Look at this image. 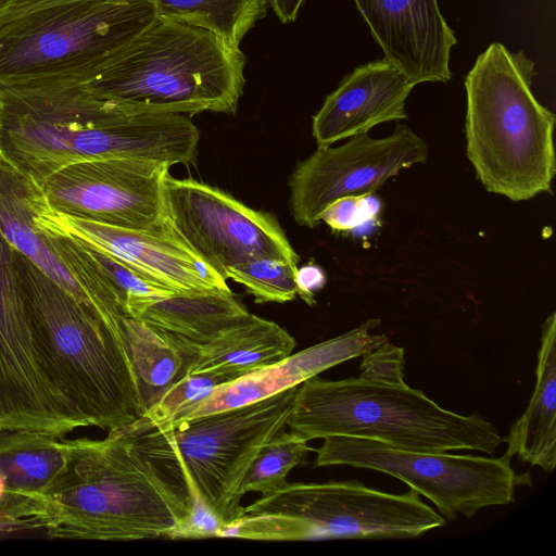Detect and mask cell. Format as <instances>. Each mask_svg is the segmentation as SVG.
Segmentation results:
<instances>
[{
  "instance_id": "obj_7",
  "label": "cell",
  "mask_w": 556,
  "mask_h": 556,
  "mask_svg": "<svg viewBox=\"0 0 556 556\" xmlns=\"http://www.w3.org/2000/svg\"><path fill=\"white\" fill-rule=\"evenodd\" d=\"M446 525L417 491L393 494L357 480L286 482L243 507L218 538L263 541L412 539Z\"/></svg>"
},
{
  "instance_id": "obj_24",
  "label": "cell",
  "mask_w": 556,
  "mask_h": 556,
  "mask_svg": "<svg viewBox=\"0 0 556 556\" xmlns=\"http://www.w3.org/2000/svg\"><path fill=\"white\" fill-rule=\"evenodd\" d=\"M304 438L285 430L274 435L257 453L241 483L240 495L258 492L262 496L280 489L287 482L288 473L304 464L314 451Z\"/></svg>"
},
{
  "instance_id": "obj_32",
  "label": "cell",
  "mask_w": 556,
  "mask_h": 556,
  "mask_svg": "<svg viewBox=\"0 0 556 556\" xmlns=\"http://www.w3.org/2000/svg\"><path fill=\"white\" fill-rule=\"evenodd\" d=\"M11 0H0V10Z\"/></svg>"
},
{
  "instance_id": "obj_18",
  "label": "cell",
  "mask_w": 556,
  "mask_h": 556,
  "mask_svg": "<svg viewBox=\"0 0 556 556\" xmlns=\"http://www.w3.org/2000/svg\"><path fill=\"white\" fill-rule=\"evenodd\" d=\"M535 386L525 413L510 426L503 442L506 455L551 472L556 466V314L542 327Z\"/></svg>"
},
{
  "instance_id": "obj_11",
  "label": "cell",
  "mask_w": 556,
  "mask_h": 556,
  "mask_svg": "<svg viewBox=\"0 0 556 556\" xmlns=\"http://www.w3.org/2000/svg\"><path fill=\"white\" fill-rule=\"evenodd\" d=\"M428 151L421 137L400 124L384 138L361 134L339 147L317 146L289 178L291 215L298 225L315 228L330 203L374 193L401 170L425 164Z\"/></svg>"
},
{
  "instance_id": "obj_16",
  "label": "cell",
  "mask_w": 556,
  "mask_h": 556,
  "mask_svg": "<svg viewBox=\"0 0 556 556\" xmlns=\"http://www.w3.org/2000/svg\"><path fill=\"white\" fill-rule=\"evenodd\" d=\"M416 84L402 70L380 59L355 67L329 93L312 118L317 146L368 131L382 123L408 118L405 103Z\"/></svg>"
},
{
  "instance_id": "obj_5",
  "label": "cell",
  "mask_w": 556,
  "mask_h": 556,
  "mask_svg": "<svg viewBox=\"0 0 556 556\" xmlns=\"http://www.w3.org/2000/svg\"><path fill=\"white\" fill-rule=\"evenodd\" d=\"M306 441L331 435L372 439L417 452L477 451L493 456L503 442L483 417L459 415L406 383L384 384L361 377L302 382L287 419Z\"/></svg>"
},
{
  "instance_id": "obj_9",
  "label": "cell",
  "mask_w": 556,
  "mask_h": 556,
  "mask_svg": "<svg viewBox=\"0 0 556 556\" xmlns=\"http://www.w3.org/2000/svg\"><path fill=\"white\" fill-rule=\"evenodd\" d=\"M315 467L345 465L390 475L429 498L450 521L471 518L489 506L515 503L518 486L532 485L530 472L517 473L506 454L484 457L448 452H417L372 439H323Z\"/></svg>"
},
{
  "instance_id": "obj_20",
  "label": "cell",
  "mask_w": 556,
  "mask_h": 556,
  "mask_svg": "<svg viewBox=\"0 0 556 556\" xmlns=\"http://www.w3.org/2000/svg\"><path fill=\"white\" fill-rule=\"evenodd\" d=\"M251 313L231 291L175 293L155 298L130 316L199 344L244 323Z\"/></svg>"
},
{
  "instance_id": "obj_21",
  "label": "cell",
  "mask_w": 556,
  "mask_h": 556,
  "mask_svg": "<svg viewBox=\"0 0 556 556\" xmlns=\"http://www.w3.org/2000/svg\"><path fill=\"white\" fill-rule=\"evenodd\" d=\"M295 344L278 324L251 314L216 340L198 343V359L190 374L216 372L235 380L282 361L292 354Z\"/></svg>"
},
{
  "instance_id": "obj_17",
  "label": "cell",
  "mask_w": 556,
  "mask_h": 556,
  "mask_svg": "<svg viewBox=\"0 0 556 556\" xmlns=\"http://www.w3.org/2000/svg\"><path fill=\"white\" fill-rule=\"evenodd\" d=\"M42 191L35 178L13 164L0 150V230L4 238L58 286L77 300L94 306L35 226L36 204Z\"/></svg>"
},
{
  "instance_id": "obj_14",
  "label": "cell",
  "mask_w": 556,
  "mask_h": 556,
  "mask_svg": "<svg viewBox=\"0 0 556 556\" xmlns=\"http://www.w3.org/2000/svg\"><path fill=\"white\" fill-rule=\"evenodd\" d=\"M384 59L416 84L452 78L457 39L438 0H353Z\"/></svg>"
},
{
  "instance_id": "obj_26",
  "label": "cell",
  "mask_w": 556,
  "mask_h": 556,
  "mask_svg": "<svg viewBox=\"0 0 556 556\" xmlns=\"http://www.w3.org/2000/svg\"><path fill=\"white\" fill-rule=\"evenodd\" d=\"M230 381L232 379L223 374H189L173 384L142 417L152 424L168 422L180 412L207 396L215 387Z\"/></svg>"
},
{
  "instance_id": "obj_22",
  "label": "cell",
  "mask_w": 556,
  "mask_h": 556,
  "mask_svg": "<svg viewBox=\"0 0 556 556\" xmlns=\"http://www.w3.org/2000/svg\"><path fill=\"white\" fill-rule=\"evenodd\" d=\"M61 439L38 431H0V478L5 490L45 494L65 467Z\"/></svg>"
},
{
  "instance_id": "obj_13",
  "label": "cell",
  "mask_w": 556,
  "mask_h": 556,
  "mask_svg": "<svg viewBox=\"0 0 556 556\" xmlns=\"http://www.w3.org/2000/svg\"><path fill=\"white\" fill-rule=\"evenodd\" d=\"M35 218L115 256L178 293L231 291L164 219L160 228L149 230L111 226L58 212L45 192L38 199Z\"/></svg>"
},
{
  "instance_id": "obj_2",
  "label": "cell",
  "mask_w": 556,
  "mask_h": 556,
  "mask_svg": "<svg viewBox=\"0 0 556 556\" xmlns=\"http://www.w3.org/2000/svg\"><path fill=\"white\" fill-rule=\"evenodd\" d=\"M16 269L36 340L52 380L88 426L110 431L144 414L122 316L77 300L16 252Z\"/></svg>"
},
{
  "instance_id": "obj_27",
  "label": "cell",
  "mask_w": 556,
  "mask_h": 556,
  "mask_svg": "<svg viewBox=\"0 0 556 556\" xmlns=\"http://www.w3.org/2000/svg\"><path fill=\"white\" fill-rule=\"evenodd\" d=\"M379 210L380 203L372 193L348 195L330 203L320 214V222L336 231H351L374 219Z\"/></svg>"
},
{
  "instance_id": "obj_12",
  "label": "cell",
  "mask_w": 556,
  "mask_h": 556,
  "mask_svg": "<svg viewBox=\"0 0 556 556\" xmlns=\"http://www.w3.org/2000/svg\"><path fill=\"white\" fill-rule=\"evenodd\" d=\"M166 164L91 160L67 165L41 182L51 206L63 214L139 230L163 224Z\"/></svg>"
},
{
  "instance_id": "obj_3",
  "label": "cell",
  "mask_w": 556,
  "mask_h": 556,
  "mask_svg": "<svg viewBox=\"0 0 556 556\" xmlns=\"http://www.w3.org/2000/svg\"><path fill=\"white\" fill-rule=\"evenodd\" d=\"M245 65L240 46L156 14L85 84L128 114H235Z\"/></svg>"
},
{
  "instance_id": "obj_4",
  "label": "cell",
  "mask_w": 556,
  "mask_h": 556,
  "mask_svg": "<svg viewBox=\"0 0 556 556\" xmlns=\"http://www.w3.org/2000/svg\"><path fill=\"white\" fill-rule=\"evenodd\" d=\"M534 65L493 42L465 77L467 157L489 192L516 202L551 192L556 173V117L532 92Z\"/></svg>"
},
{
  "instance_id": "obj_8",
  "label": "cell",
  "mask_w": 556,
  "mask_h": 556,
  "mask_svg": "<svg viewBox=\"0 0 556 556\" xmlns=\"http://www.w3.org/2000/svg\"><path fill=\"white\" fill-rule=\"evenodd\" d=\"M298 388L212 414L131 425L146 453L178 467L193 498L225 526L242 515L240 483L260 450L285 430Z\"/></svg>"
},
{
  "instance_id": "obj_29",
  "label": "cell",
  "mask_w": 556,
  "mask_h": 556,
  "mask_svg": "<svg viewBox=\"0 0 556 556\" xmlns=\"http://www.w3.org/2000/svg\"><path fill=\"white\" fill-rule=\"evenodd\" d=\"M223 523L199 500L193 498V510L176 539L218 538Z\"/></svg>"
},
{
  "instance_id": "obj_10",
  "label": "cell",
  "mask_w": 556,
  "mask_h": 556,
  "mask_svg": "<svg viewBox=\"0 0 556 556\" xmlns=\"http://www.w3.org/2000/svg\"><path fill=\"white\" fill-rule=\"evenodd\" d=\"M162 197L170 231L225 280L231 267L255 257L300 262L274 216L216 187L168 172Z\"/></svg>"
},
{
  "instance_id": "obj_30",
  "label": "cell",
  "mask_w": 556,
  "mask_h": 556,
  "mask_svg": "<svg viewBox=\"0 0 556 556\" xmlns=\"http://www.w3.org/2000/svg\"><path fill=\"white\" fill-rule=\"evenodd\" d=\"M326 282V276L324 270L314 264L304 265L298 268L296 283L299 288L300 298L305 301L308 305H314L315 291L324 287Z\"/></svg>"
},
{
  "instance_id": "obj_23",
  "label": "cell",
  "mask_w": 556,
  "mask_h": 556,
  "mask_svg": "<svg viewBox=\"0 0 556 556\" xmlns=\"http://www.w3.org/2000/svg\"><path fill=\"white\" fill-rule=\"evenodd\" d=\"M156 13L198 25L240 46L244 36L265 17L268 0H143Z\"/></svg>"
},
{
  "instance_id": "obj_25",
  "label": "cell",
  "mask_w": 556,
  "mask_h": 556,
  "mask_svg": "<svg viewBox=\"0 0 556 556\" xmlns=\"http://www.w3.org/2000/svg\"><path fill=\"white\" fill-rule=\"evenodd\" d=\"M296 273L298 264L255 257L231 267L227 279L242 285L257 303H285L299 293Z\"/></svg>"
},
{
  "instance_id": "obj_1",
  "label": "cell",
  "mask_w": 556,
  "mask_h": 556,
  "mask_svg": "<svg viewBox=\"0 0 556 556\" xmlns=\"http://www.w3.org/2000/svg\"><path fill=\"white\" fill-rule=\"evenodd\" d=\"M65 467L45 493L50 538L176 539L193 510L184 473L155 462L132 425L104 439L62 438Z\"/></svg>"
},
{
  "instance_id": "obj_15",
  "label": "cell",
  "mask_w": 556,
  "mask_h": 556,
  "mask_svg": "<svg viewBox=\"0 0 556 556\" xmlns=\"http://www.w3.org/2000/svg\"><path fill=\"white\" fill-rule=\"evenodd\" d=\"M381 320L371 318L352 330L328 339L270 366L250 371L215 387L198 403L180 412L173 420L212 414L275 395L300 386L321 371L363 356L389 341L386 334H371ZM172 421V420H170Z\"/></svg>"
},
{
  "instance_id": "obj_31",
  "label": "cell",
  "mask_w": 556,
  "mask_h": 556,
  "mask_svg": "<svg viewBox=\"0 0 556 556\" xmlns=\"http://www.w3.org/2000/svg\"><path fill=\"white\" fill-rule=\"evenodd\" d=\"M304 1L305 0H268V4L282 24H289L296 20Z\"/></svg>"
},
{
  "instance_id": "obj_28",
  "label": "cell",
  "mask_w": 556,
  "mask_h": 556,
  "mask_svg": "<svg viewBox=\"0 0 556 556\" xmlns=\"http://www.w3.org/2000/svg\"><path fill=\"white\" fill-rule=\"evenodd\" d=\"M404 365V349L388 341L363 355L358 377L377 383L402 384Z\"/></svg>"
},
{
  "instance_id": "obj_6",
  "label": "cell",
  "mask_w": 556,
  "mask_h": 556,
  "mask_svg": "<svg viewBox=\"0 0 556 556\" xmlns=\"http://www.w3.org/2000/svg\"><path fill=\"white\" fill-rule=\"evenodd\" d=\"M156 14L143 0H11L0 10V86L85 83Z\"/></svg>"
},
{
  "instance_id": "obj_19",
  "label": "cell",
  "mask_w": 556,
  "mask_h": 556,
  "mask_svg": "<svg viewBox=\"0 0 556 556\" xmlns=\"http://www.w3.org/2000/svg\"><path fill=\"white\" fill-rule=\"evenodd\" d=\"M122 331L146 414L191 372L198 359V343L127 315L122 316Z\"/></svg>"
}]
</instances>
